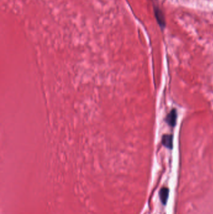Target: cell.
<instances>
[{
  "mask_svg": "<svg viewBox=\"0 0 213 214\" xmlns=\"http://www.w3.org/2000/svg\"><path fill=\"white\" fill-rule=\"evenodd\" d=\"M169 197V189L166 187H163L159 191V197L161 202L164 205H166Z\"/></svg>",
  "mask_w": 213,
  "mask_h": 214,
  "instance_id": "4",
  "label": "cell"
},
{
  "mask_svg": "<svg viewBox=\"0 0 213 214\" xmlns=\"http://www.w3.org/2000/svg\"><path fill=\"white\" fill-rule=\"evenodd\" d=\"M173 137L172 135L166 134L162 137V144L165 147L169 149L173 148Z\"/></svg>",
  "mask_w": 213,
  "mask_h": 214,
  "instance_id": "3",
  "label": "cell"
},
{
  "mask_svg": "<svg viewBox=\"0 0 213 214\" xmlns=\"http://www.w3.org/2000/svg\"><path fill=\"white\" fill-rule=\"evenodd\" d=\"M154 14H155V17L158 24L162 28H163L166 25V22H165V19L161 10L159 8H154Z\"/></svg>",
  "mask_w": 213,
  "mask_h": 214,
  "instance_id": "2",
  "label": "cell"
},
{
  "mask_svg": "<svg viewBox=\"0 0 213 214\" xmlns=\"http://www.w3.org/2000/svg\"><path fill=\"white\" fill-rule=\"evenodd\" d=\"M178 114L176 109H172L166 117V122L170 127H174L176 124Z\"/></svg>",
  "mask_w": 213,
  "mask_h": 214,
  "instance_id": "1",
  "label": "cell"
}]
</instances>
